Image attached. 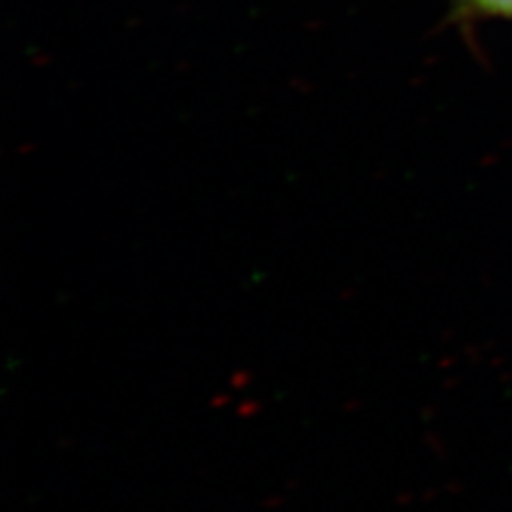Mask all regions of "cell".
<instances>
[{
  "label": "cell",
  "instance_id": "obj_1",
  "mask_svg": "<svg viewBox=\"0 0 512 512\" xmlns=\"http://www.w3.org/2000/svg\"><path fill=\"white\" fill-rule=\"evenodd\" d=\"M453 18L461 24L478 20L512 22V0H453Z\"/></svg>",
  "mask_w": 512,
  "mask_h": 512
}]
</instances>
